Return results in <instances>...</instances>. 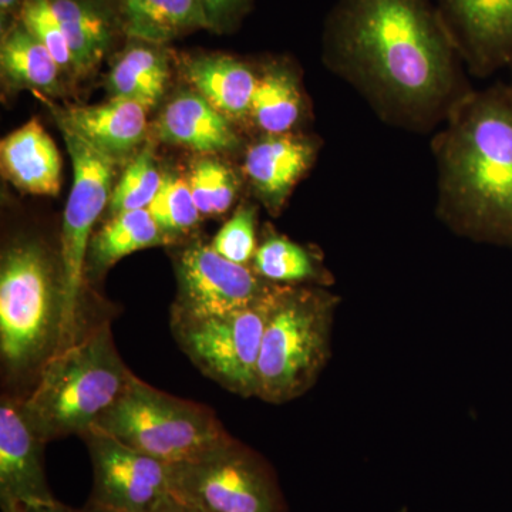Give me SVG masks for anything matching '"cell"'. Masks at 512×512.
Here are the masks:
<instances>
[{"instance_id":"cell-1","label":"cell","mask_w":512,"mask_h":512,"mask_svg":"<svg viewBox=\"0 0 512 512\" xmlns=\"http://www.w3.org/2000/svg\"><path fill=\"white\" fill-rule=\"evenodd\" d=\"M457 45L429 0H339L325 30L333 69L406 123L458 101Z\"/></svg>"},{"instance_id":"cell-2","label":"cell","mask_w":512,"mask_h":512,"mask_svg":"<svg viewBox=\"0 0 512 512\" xmlns=\"http://www.w3.org/2000/svg\"><path fill=\"white\" fill-rule=\"evenodd\" d=\"M437 143L440 210L466 235L512 247V86L466 94Z\"/></svg>"},{"instance_id":"cell-3","label":"cell","mask_w":512,"mask_h":512,"mask_svg":"<svg viewBox=\"0 0 512 512\" xmlns=\"http://www.w3.org/2000/svg\"><path fill=\"white\" fill-rule=\"evenodd\" d=\"M133 376L104 322L46 360L36 389L22 400L23 410L45 443L82 437L120 399Z\"/></svg>"},{"instance_id":"cell-4","label":"cell","mask_w":512,"mask_h":512,"mask_svg":"<svg viewBox=\"0 0 512 512\" xmlns=\"http://www.w3.org/2000/svg\"><path fill=\"white\" fill-rule=\"evenodd\" d=\"M338 305V296L318 286H282L262 338L255 397L284 404L315 386L332 353Z\"/></svg>"},{"instance_id":"cell-5","label":"cell","mask_w":512,"mask_h":512,"mask_svg":"<svg viewBox=\"0 0 512 512\" xmlns=\"http://www.w3.org/2000/svg\"><path fill=\"white\" fill-rule=\"evenodd\" d=\"M60 271L39 241L20 239L0 264V353L16 375L42 369L59 345Z\"/></svg>"},{"instance_id":"cell-6","label":"cell","mask_w":512,"mask_h":512,"mask_svg":"<svg viewBox=\"0 0 512 512\" xmlns=\"http://www.w3.org/2000/svg\"><path fill=\"white\" fill-rule=\"evenodd\" d=\"M94 429L170 466L232 439L210 407L160 392L137 376Z\"/></svg>"},{"instance_id":"cell-7","label":"cell","mask_w":512,"mask_h":512,"mask_svg":"<svg viewBox=\"0 0 512 512\" xmlns=\"http://www.w3.org/2000/svg\"><path fill=\"white\" fill-rule=\"evenodd\" d=\"M59 126L73 164V185L64 210L62 249H60V284H62V318L56 352L69 348L84 333L80 332L84 268L94 225L109 208L114 190L117 164ZM53 353V355H55Z\"/></svg>"},{"instance_id":"cell-8","label":"cell","mask_w":512,"mask_h":512,"mask_svg":"<svg viewBox=\"0 0 512 512\" xmlns=\"http://www.w3.org/2000/svg\"><path fill=\"white\" fill-rule=\"evenodd\" d=\"M170 491L204 512H286L274 468L241 441L170 466Z\"/></svg>"},{"instance_id":"cell-9","label":"cell","mask_w":512,"mask_h":512,"mask_svg":"<svg viewBox=\"0 0 512 512\" xmlns=\"http://www.w3.org/2000/svg\"><path fill=\"white\" fill-rule=\"evenodd\" d=\"M282 286L241 311L191 316L171 312L175 342L195 367L238 396H256V367L269 315Z\"/></svg>"},{"instance_id":"cell-10","label":"cell","mask_w":512,"mask_h":512,"mask_svg":"<svg viewBox=\"0 0 512 512\" xmlns=\"http://www.w3.org/2000/svg\"><path fill=\"white\" fill-rule=\"evenodd\" d=\"M175 276L177 295L171 312L191 316L247 309L264 301L279 286L261 278L251 266L228 261L200 239L178 252Z\"/></svg>"},{"instance_id":"cell-11","label":"cell","mask_w":512,"mask_h":512,"mask_svg":"<svg viewBox=\"0 0 512 512\" xmlns=\"http://www.w3.org/2000/svg\"><path fill=\"white\" fill-rule=\"evenodd\" d=\"M82 439L92 458L93 503L116 512H150L171 493L170 464L94 427Z\"/></svg>"},{"instance_id":"cell-12","label":"cell","mask_w":512,"mask_h":512,"mask_svg":"<svg viewBox=\"0 0 512 512\" xmlns=\"http://www.w3.org/2000/svg\"><path fill=\"white\" fill-rule=\"evenodd\" d=\"M45 441L26 417L23 402L3 397L0 404V505L55 503L43 467Z\"/></svg>"},{"instance_id":"cell-13","label":"cell","mask_w":512,"mask_h":512,"mask_svg":"<svg viewBox=\"0 0 512 512\" xmlns=\"http://www.w3.org/2000/svg\"><path fill=\"white\" fill-rule=\"evenodd\" d=\"M439 10L476 72L512 66V0H440Z\"/></svg>"},{"instance_id":"cell-14","label":"cell","mask_w":512,"mask_h":512,"mask_svg":"<svg viewBox=\"0 0 512 512\" xmlns=\"http://www.w3.org/2000/svg\"><path fill=\"white\" fill-rule=\"evenodd\" d=\"M56 123L69 128L94 150L117 165L136 157L147 137L146 107L127 99H110L96 106H50Z\"/></svg>"},{"instance_id":"cell-15","label":"cell","mask_w":512,"mask_h":512,"mask_svg":"<svg viewBox=\"0 0 512 512\" xmlns=\"http://www.w3.org/2000/svg\"><path fill=\"white\" fill-rule=\"evenodd\" d=\"M318 146L295 133L265 134L245 154L244 170L259 201L279 214L286 200L315 163Z\"/></svg>"},{"instance_id":"cell-16","label":"cell","mask_w":512,"mask_h":512,"mask_svg":"<svg viewBox=\"0 0 512 512\" xmlns=\"http://www.w3.org/2000/svg\"><path fill=\"white\" fill-rule=\"evenodd\" d=\"M156 134L164 143L204 156L229 153L241 144L231 120L194 90L170 100L158 116Z\"/></svg>"},{"instance_id":"cell-17","label":"cell","mask_w":512,"mask_h":512,"mask_svg":"<svg viewBox=\"0 0 512 512\" xmlns=\"http://www.w3.org/2000/svg\"><path fill=\"white\" fill-rule=\"evenodd\" d=\"M62 23L73 77L87 79L109 55L121 33L113 0H50Z\"/></svg>"},{"instance_id":"cell-18","label":"cell","mask_w":512,"mask_h":512,"mask_svg":"<svg viewBox=\"0 0 512 512\" xmlns=\"http://www.w3.org/2000/svg\"><path fill=\"white\" fill-rule=\"evenodd\" d=\"M0 163L5 177L20 191L56 197L62 185V157L37 119L3 138Z\"/></svg>"},{"instance_id":"cell-19","label":"cell","mask_w":512,"mask_h":512,"mask_svg":"<svg viewBox=\"0 0 512 512\" xmlns=\"http://www.w3.org/2000/svg\"><path fill=\"white\" fill-rule=\"evenodd\" d=\"M184 74L194 92L228 120H244L251 113L258 74L227 55H200L184 62Z\"/></svg>"},{"instance_id":"cell-20","label":"cell","mask_w":512,"mask_h":512,"mask_svg":"<svg viewBox=\"0 0 512 512\" xmlns=\"http://www.w3.org/2000/svg\"><path fill=\"white\" fill-rule=\"evenodd\" d=\"M127 39L167 45L195 30H210L198 0H113Z\"/></svg>"},{"instance_id":"cell-21","label":"cell","mask_w":512,"mask_h":512,"mask_svg":"<svg viewBox=\"0 0 512 512\" xmlns=\"http://www.w3.org/2000/svg\"><path fill=\"white\" fill-rule=\"evenodd\" d=\"M171 79V63L164 45L128 39L107 74L111 99L136 101L148 111L163 99Z\"/></svg>"},{"instance_id":"cell-22","label":"cell","mask_w":512,"mask_h":512,"mask_svg":"<svg viewBox=\"0 0 512 512\" xmlns=\"http://www.w3.org/2000/svg\"><path fill=\"white\" fill-rule=\"evenodd\" d=\"M2 77L16 90H35L47 96L62 92V69L55 57L22 23L2 35L0 43Z\"/></svg>"},{"instance_id":"cell-23","label":"cell","mask_w":512,"mask_h":512,"mask_svg":"<svg viewBox=\"0 0 512 512\" xmlns=\"http://www.w3.org/2000/svg\"><path fill=\"white\" fill-rule=\"evenodd\" d=\"M163 245L168 247L170 244L148 210L110 215L106 224L90 239L87 252L90 275L97 278L124 256Z\"/></svg>"},{"instance_id":"cell-24","label":"cell","mask_w":512,"mask_h":512,"mask_svg":"<svg viewBox=\"0 0 512 512\" xmlns=\"http://www.w3.org/2000/svg\"><path fill=\"white\" fill-rule=\"evenodd\" d=\"M303 94L291 67L275 63L258 74L249 119L264 134L293 133L301 121Z\"/></svg>"},{"instance_id":"cell-25","label":"cell","mask_w":512,"mask_h":512,"mask_svg":"<svg viewBox=\"0 0 512 512\" xmlns=\"http://www.w3.org/2000/svg\"><path fill=\"white\" fill-rule=\"evenodd\" d=\"M251 268L276 285H328L332 281L315 252L275 232H268L258 245Z\"/></svg>"},{"instance_id":"cell-26","label":"cell","mask_w":512,"mask_h":512,"mask_svg":"<svg viewBox=\"0 0 512 512\" xmlns=\"http://www.w3.org/2000/svg\"><path fill=\"white\" fill-rule=\"evenodd\" d=\"M147 210L170 245L187 237L201 220L190 184L175 174L164 173L160 190Z\"/></svg>"},{"instance_id":"cell-27","label":"cell","mask_w":512,"mask_h":512,"mask_svg":"<svg viewBox=\"0 0 512 512\" xmlns=\"http://www.w3.org/2000/svg\"><path fill=\"white\" fill-rule=\"evenodd\" d=\"M163 177L164 173H161L158 167L153 146L147 144L127 164L119 183L114 185L109 214L147 210L160 190Z\"/></svg>"},{"instance_id":"cell-28","label":"cell","mask_w":512,"mask_h":512,"mask_svg":"<svg viewBox=\"0 0 512 512\" xmlns=\"http://www.w3.org/2000/svg\"><path fill=\"white\" fill-rule=\"evenodd\" d=\"M188 184L201 215L208 217L225 214L239 191L237 174L227 164L211 157L192 164Z\"/></svg>"},{"instance_id":"cell-29","label":"cell","mask_w":512,"mask_h":512,"mask_svg":"<svg viewBox=\"0 0 512 512\" xmlns=\"http://www.w3.org/2000/svg\"><path fill=\"white\" fill-rule=\"evenodd\" d=\"M20 23L52 53L63 74L73 76L72 55L50 0H25Z\"/></svg>"},{"instance_id":"cell-30","label":"cell","mask_w":512,"mask_h":512,"mask_svg":"<svg viewBox=\"0 0 512 512\" xmlns=\"http://www.w3.org/2000/svg\"><path fill=\"white\" fill-rule=\"evenodd\" d=\"M258 211L254 205H242L212 239L211 247L228 261L251 266L258 249L256 242Z\"/></svg>"},{"instance_id":"cell-31","label":"cell","mask_w":512,"mask_h":512,"mask_svg":"<svg viewBox=\"0 0 512 512\" xmlns=\"http://www.w3.org/2000/svg\"><path fill=\"white\" fill-rule=\"evenodd\" d=\"M207 15L212 32L232 30L247 12L249 0H198Z\"/></svg>"},{"instance_id":"cell-32","label":"cell","mask_w":512,"mask_h":512,"mask_svg":"<svg viewBox=\"0 0 512 512\" xmlns=\"http://www.w3.org/2000/svg\"><path fill=\"white\" fill-rule=\"evenodd\" d=\"M25 0H0V33L5 35L20 22Z\"/></svg>"},{"instance_id":"cell-33","label":"cell","mask_w":512,"mask_h":512,"mask_svg":"<svg viewBox=\"0 0 512 512\" xmlns=\"http://www.w3.org/2000/svg\"><path fill=\"white\" fill-rule=\"evenodd\" d=\"M150 512H204L194 505L185 503L173 494L164 497Z\"/></svg>"},{"instance_id":"cell-34","label":"cell","mask_w":512,"mask_h":512,"mask_svg":"<svg viewBox=\"0 0 512 512\" xmlns=\"http://www.w3.org/2000/svg\"><path fill=\"white\" fill-rule=\"evenodd\" d=\"M72 508L66 507L59 501L50 504L16 505L6 512H70Z\"/></svg>"},{"instance_id":"cell-35","label":"cell","mask_w":512,"mask_h":512,"mask_svg":"<svg viewBox=\"0 0 512 512\" xmlns=\"http://www.w3.org/2000/svg\"><path fill=\"white\" fill-rule=\"evenodd\" d=\"M70 512H116L113 510H109V508L101 507V505L93 503V501L89 500V503L84 505L82 508H77V510H70Z\"/></svg>"},{"instance_id":"cell-36","label":"cell","mask_w":512,"mask_h":512,"mask_svg":"<svg viewBox=\"0 0 512 512\" xmlns=\"http://www.w3.org/2000/svg\"><path fill=\"white\" fill-rule=\"evenodd\" d=\"M511 67H512V66H511ZM511 86H512V84H511Z\"/></svg>"}]
</instances>
